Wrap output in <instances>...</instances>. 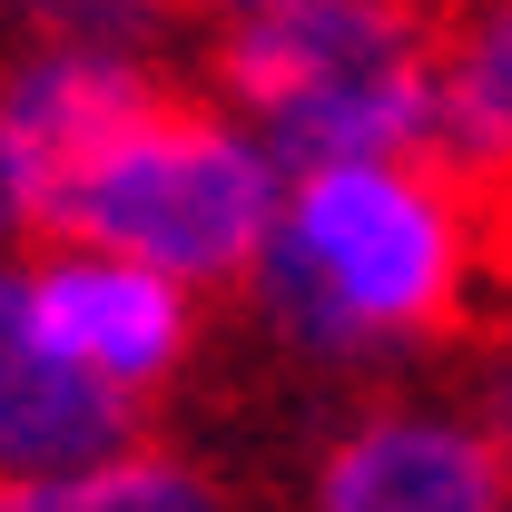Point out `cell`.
Returning <instances> with one entry per match:
<instances>
[{"label":"cell","instance_id":"7c38bea8","mask_svg":"<svg viewBox=\"0 0 512 512\" xmlns=\"http://www.w3.org/2000/svg\"><path fill=\"white\" fill-rule=\"evenodd\" d=\"M30 217H40V188H30V158H20V138L0 128V247H10V237H20Z\"/></svg>","mask_w":512,"mask_h":512},{"label":"cell","instance_id":"4fadbf2b","mask_svg":"<svg viewBox=\"0 0 512 512\" xmlns=\"http://www.w3.org/2000/svg\"><path fill=\"white\" fill-rule=\"evenodd\" d=\"M493 444H503V463H512V365L493 375Z\"/></svg>","mask_w":512,"mask_h":512},{"label":"cell","instance_id":"277c9868","mask_svg":"<svg viewBox=\"0 0 512 512\" xmlns=\"http://www.w3.org/2000/svg\"><path fill=\"white\" fill-rule=\"evenodd\" d=\"M178 286L188 276H168V266H148V256H60L50 276H30V306H40V325L60 335L69 355L89 365V375L109 384H158L168 365H178V345H188V306H178Z\"/></svg>","mask_w":512,"mask_h":512},{"label":"cell","instance_id":"3957f363","mask_svg":"<svg viewBox=\"0 0 512 512\" xmlns=\"http://www.w3.org/2000/svg\"><path fill=\"white\" fill-rule=\"evenodd\" d=\"M128 453V384L89 375L30 306V276L0 266V483H50Z\"/></svg>","mask_w":512,"mask_h":512},{"label":"cell","instance_id":"5bb4252c","mask_svg":"<svg viewBox=\"0 0 512 512\" xmlns=\"http://www.w3.org/2000/svg\"><path fill=\"white\" fill-rule=\"evenodd\" d=\"M207 10H227V20H247V10H296V0H207Z\"/></svg>","mask_w":512,"mask_h":512},{"label":"cell","instance_id":"30bf717a","mask_svg":"<svg viewBox=\"0 0 512 512\" xmlns=\"http://www.w3.org/2000/svg\"><path fill=\"white\" fill-rule=\"evenodd\" d=\"M10 503H40V512H188L207 493H197V473L158 463V453H109V463H79V473H50V483H20Z\"/></svg>","mask_w":512,"mask_h":512},{"label":"cell","instance_id":"8992f818","mask_svg":"<svg viewBox=\"0 0 512 512\" xmlns=\"http://www.w3.org/2000/svg\"><path fill=\"white\" fill-rule=\"evenodd\" d=\"M266 128H276L286 168H325V158H404V148H424V138H434L424 30L394 40V50H375V60H355V69H335V79H316V89H296Z\"/></svg>","mask_w":512,"mask_h":512},{"label":"cell","instance_id":"9c48e42d","mask_svg":"<svg viewBox=\"0 0 512 512\" xmlns=\"http://www.w3.org/2000/svg\"><path fill=\"white\" fill-rule=\"evenodd\" d=\"M148 109V79L119 60V50H89V40H60V50H40L30 69H10V89H0V128L20 138V158H30V188H50L60 168H79L109 128H128Z\"/></svg>","mask_w":512,"mask_h":512},{"label":"cell","instance_id":"ba28073f","mask_svg":"<svg viewBox=\"0 0 512 512\" xmlns=\"http://www.w3.org/2000/svg\"><path fill=\"white\" fill-rule=\"evenodd\" d=\"M424 69L444 168L473 188H512V0H453L424 40Z\"/></svg>","mask_w":512,"mask_h":512},{"label":"cell","instance_id":"6da1fadb","mask_svg":"<svg viewBox=\"0 0 512 512\" xmlns=\"http://www.w3.org/2000/svg\"><path fill=\"white\" fill-rule=\"evenodd\" d=\"M453 266L463 237L444 188H424L404 158H325L296 168V207L266 237V316L306 355H355L444 325Z\"/></svg>","mask_w":512,"mask_h":512},{"label":"cell","instance_id":"52a82bcc","mask_svg":"<svg viewBox=\"0 0 512 512\" xmlns=\"http://www.w3.org/2000/svg\"><path fill=\"white\" fill-rule=\"evenodd\" d=\"M394 40H414L404 0H296V10H247L227 20V50H217V79L247 99L256 119H276L296 89H316L335 69L375 60Z\"/></svg>","mask_w":512,"mask_h":512},{"label":"cell","instance_id":"7a4b0ae2","mask_svg":"<svg viewBox=\"0 0 512 512\" xmlns=\"http://www.w3.org/2000/svg\"><path fill=\"white\" fill-rule=\"evenodd\" d=\"M40 227L148 256L168 276H237L276 237V168L237 128L148 99L128 128H109L79 168L40 188Z\"/></svg>","mask_w":512,"mask_h":512},{"label":"cell","instance_id":"8fae6325","mask_svg":"<svg viewBox=\"0 0 512 512\" xmlns=\"http://www.w3.org/2000/svg\"><path fill=\"white\" fill-rule=\"evenodd\" d=\"M50 40H89V50H148L168 0H20Z\"/></svg>","mask_w":512,"mask_h":512},{"label":"cell","instance_id":"5b68a950","mask_svg":"<svg viewBox=\"0 0 512 512\" xmlns=\"http://www.w3.org/2000/svg\"><path fill=\"white\" fill-rule=\"evenodd\" d=\"M316 503L335 512H493L512 503V463L493 434H463L434 414H384L355 444L325 453Z\"/></svg>","mask_w":512,"mask_h":512}]
</instances>
